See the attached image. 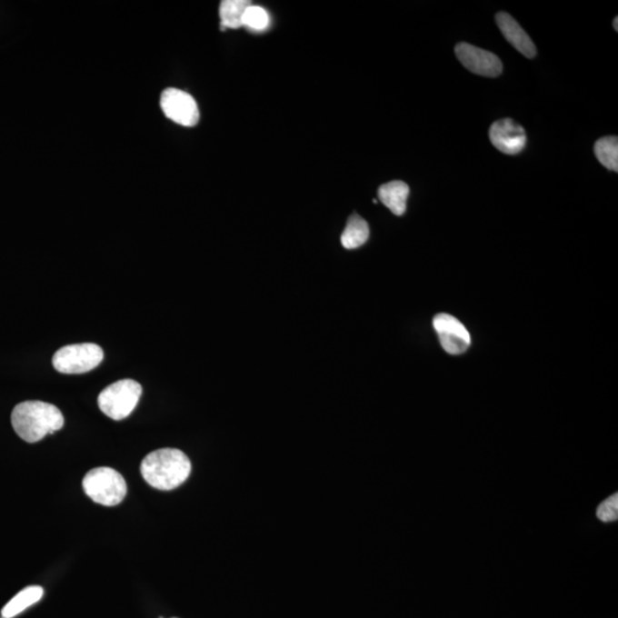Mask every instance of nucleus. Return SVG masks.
Wrapping results in <instances>:
<instances>
[{"instance_id": "f257e3e1", "label": "nucleus", "mask_w": 618, "mask_h": 618, "mask_svg": "<svg viewBox=\"0 0 618 618\" xmlns=\"http://www.w3.org/2000/svg\"><path fill=\"white\" fill-rule=\"evenodd\" d=\"M12 425L25 443L35 444L60 431L65 425L60 409L42 401H25L17 404L12 413Z\"/></svg>"}, {"instance_id": "f03ea898", "label": "nucleus", "mask_w": 618, "mask_h": 618, "mask_svg": "<svg viewBox=\"0 0 618 618\" xmlns=\"http://www.w3.org/2000/svg\"><path fill=\"white\" fill-rule=\"evenodd\" d=\"M191 471V461L178 449L156 450L141 463V474L145 483L164 492L178 488L188 479Z\"/></svg>"}, {"instance_id": "7ed1b4c3", "label": "nucleus", "mask_w": 618, "mask_h": 618, "mask_svg": "<svg viewBox=\"0 0 618 618\" xmlns=\"http://www.w3.org/2000/svg\"><path fill=\"white\" fill-rule=\"evenodd\" d=\"M84 492L93 502L105 506L118 505L126 496L125 480L110 467L88 472L83 480Z\"/></svg>"}, {"instance_id": "20e7f679", "label": "nucleus", "mask_w": 618, "mask_h": 618, "mask_svg": "<svg viewBox=\"0 0 618 618\" xmlns=\"http://www.w3.org/2000/svg\"><path fill=\"white\" fill-rule=\"evenodd\" d=\"M143 394V387L134 379H122L100 393L98 404L101 412L114 421L129 417Z\"/></svg>"}, {"instance_id": "39448f33", "label": "nucleus", "mask_w": 618, "mask_h": 618, "mask_svg": "<svg viewBox=\"0 0 618 618\" xmlns=\"http://www.w3.org/2000/svg\"><path fill=\"white\" fill-rule=\"evenodd\" d=\"M104 350L96 344H74L60 348L53 356V366L65 374H85L104 360Z\"/></svg>"}, {"instance_id": "423d86ee", "label": "nucleus", "mask_w": 618, "mask_h": 618, "mask_svg": "<svg viewBox=\"0 0 618 618\" xmlns=\"http://www.w3.org/2000/svg\"><path fill=\"white\" fill-rule=\"evenodd\" d=\"M161 108L172 122L183 126H195L200 121V110L191 95L176 88H167L162 93Z\"/></svg>"}, {"instance_id": "0eeeda50", "label": "nucleus", "mask_w": 618, "mask_h": 618, "mask_svg": "<svg viewBox=\"0 0 618 618\" xmlns=\"http://www.w3.org/2000/svg\"><path fill=\"white\" fill-rule=\"evenodd\" d=\"M444 350L452 355L464 354L471 345V335L461 321L449 314H439L433 320Z\"/></svg>"}, {"instance_id": "6e6552de", "label": "nucleus", "mask_w": 618, "mask_h": 618, "mask_svg": "<svg viewBox=\"0 0 618 618\" xmlns=\"http://www.w3.org/2000/svg\"><path fill=\"white\" fill-rule=\"evenodd\" d=\"M454 52L464 67L471 73L480 75V76L497 77L503 72L500 57L483 48L467 43H459Z\"/></svg>"}, {"instance_id": "1a4fd4ad", "label": "nucleus", "mask_w": 618, "mask_h": 618, "mask_svg": "<svg viewBox=\"0 0 618 618\" xmlns=\"http://www.w3.org/2000/svg\"><path fill=\"white\" fill-rule=\"evenodd\" d=\"M489 138L494 148L506 154L523 152L527 144L523 127L510 118L494 122L490 127Z\"/></svg>"}, {"instance_id": "9d476101", "label": "nucleus", "mask_w": 618, "mask_h": 618, "mask_svg": "<svg viewBox=\"0 0 618 618\" xmlns=\"http://www.w3.org/2000/svg\"><path fill=\"white\" fill-rule=\"evenodd\" d=\"M496 22L498 28L501 29L503 36L506 41L515 47L521 55H523L528 59L535 57L537 50L535 44L529 38L525 31L521 28L518 22L507 13L501 12L496 15Z\"/></svg>"}, {"instance_id": "9b49d317", "label": "nucleus", "mask_w": 618, "mask_h": 618, "mask_svg": "<svg viewBox=\"0 0 618 618\" xmlns=\"http://www.w3.org/2000/svg\"><path fill=\"white\" fill-rule=\"evenodd\" d=\"M409 185L404 181H392L381 185L378 191L379 200L395 215H404L407 210Z\"/></svg>"}, {"instance_id": "f8f14e48", "label": "nucleus", "mask_w": 618, "mask_h": 618, "mask_svg": "<svg viewBox=\"0 0 618 618\" xmlns=\"http://www.w3.org/2000/svg\"><path fill=\"white\" fill-rule=\"evenodd\" d=\"M43 595L44 590L41 586L25 587V590L20 591V593L3 608V618H13L19 615V613L25 612L26 608L38 603L39 600L43 598Z\"/></svg>"}, {"instance_id": "ddd939ff", "label": "nucleus", "mask_w": 618, "mask_h": 618, "mask_svg": "<svg viewBox=\"0 0 618 618\" xmlns=\"http://www.w3.org/2000/svg\"><path fill=\"white\" fill-rule=\"evenodd\" d=\"M253 4L247 0H224L220 5V29H238L243 26L245 11Z\"/></svg>"}, {"instance_id": "4468645a", "label": "nucleus", "mask_w": 618, "mask_h": 618, "mask_svg": "<svg viewBox=\"0 0 618 618\" xmlns=\"http://www.w3.org/2000/svg\"><path fill=\"white\" fill-rule=\"evenodd\" d=\"M370 235L368 223L360 215L353 214L348 220L345 231L342 234V244L345 249H357L368 241Z\"/></svg>"}, {"instance_id": "2eb2a0df", "label": "nucleus", "mask_w": 618, "mask_h": 618, "mask_svg": "<svg viewBox=\"0 0 618 618\" xmlns=\"http://www.w3.org/2000/svg\"><path fill=\"white\" fill-rule=\"evenodd\" d=\"M594 154L598 161L608 170L618 171L617 136H606L594 145Z\"/></svg>"}, {"instance_id": "dca6fc26", "label": "nucleus", "mask_w": 618, "mask_h": 618, "mask_svg": "<svg viewBox=\"0 0 618 618\" xmlns=\"http://www.w3.org/2000/svg\"><path fill=\"white\" fill-rule=\"evenodd\" d=\"M243 25L254 31L266 30L269 25L268 13L263 7L251 5L243 17Z\"/></svg>"}, {"instance_id": "f3484780", "label": "nucleus", "mask_w": 618, "mask_h": 618, "mask_svg": "<svg viewBox=\"0 0 618 618\" xmlns=\"http://www.w3.org/2000/svg\"><path fill=\"white\" fill-rule=\"evenodd\" d=\"M597 516L603 523H613L618 519V494L613 493V496L603 501L598 506Z\"/></svg>"}, {"instance_id": "a211bd4d", "label": "nucleus", "mask_w": 618, "mask_h": 618, "mask_svg": "<svg viewBox=\"0 0 618 618\" xmlns=\"http://www.w3.org/2000/svg\"><path fill=\"white\" fill-rule=\"evenodd\" d=\"M613 28H615L616 31H618V17H615V20H613Z\"/></svg>"}]
</instances>
